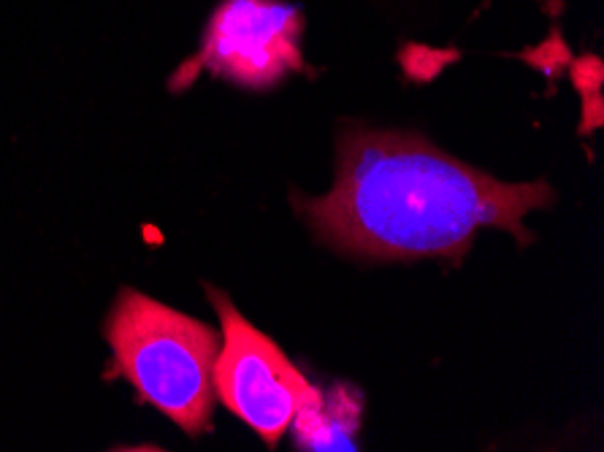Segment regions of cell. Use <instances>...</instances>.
<instances>
[{"instance_id": "cell-1", "label": "cell", "mask_w": 604, "mask_h": 452, "mask_svg": "<svg viewBox=\"0 0 604 452\" xmlns=\"http://www.w3.org/2000/svg\"><path fill=\"white\" fill-rule=\"evenodd\" d=\"M550 201L548 181H499L418 133L347 127L339 136L333 190L296 203L317 236L342 252L372 260H461L479 227H502L529 244L523 217Z\"/></svg>"}, {"instance_id": "cell-5", "label": "cell", "mask_w": 604, "mask_h": 452, "mask_svg": "<svg viewBox=\"0 0 604 452\" xmlns=\"http://www.w3.org/2000/svg\"><path fill=\"white\" fill-rule=\"evenodd\" d=\"M358 423V403L347 390H333L328 401L320 396L303 406L293 426L303 450H355L353 430Z\"/></svg>"}, {"instance_id": "cell-4", "label": "cell", "mask_w": 604, "mask_h": 452, "mask_svg": "<svg viewBox=\"0 0 604 452\" xmlns=\"http://www.w3.org/2000/svg\"><path fill=\"white\" fill-rule=\"evenodd\" d=\"M301 27V14L277 0H223L206 27L198 57L174 76V87L187 84L198 68L244 87H269L287 71L303 68Z\"/></svg>"}, {"instance_id": "cell-2", "label": "cell", "mask_w": 604, "mask_h": 452, "mask_svg": "<svg viewBox=\"0 0 604 452\" xmlns=\"http://www.w3.org/2000/svg\"><path fill=\"white\" fill-rule=\"evenodd\" d=\"M103 333L111 347L106 379H127L138 401L163 412L184 433L209 430L220 352L212 328L125 287Z\"/></svg>"}, {"instance_id": "cell-3", "label": "cell", "mask_w": 604, "mask_h": 452, "mask_svg": "<svg viewBox=\"0 0 604 452\" xmlns=\"http://www.w3.org/2000/svg\"><path fill=\"white\" fill-rule=\"evenodd\" d=\"M209 298L223 323L214 393L269 447H274L303 406L320 398V390L312 387V382L266 333L252 328L236 312L225 293L209 290Z\"/></svg>"}, {"instance_id": "cell-6", "label": "cell", "mask_w": 604, "mask_h": 452, "mask_svg": "<svg viewBox=\"0 0 604 452\" xmlns=\"http://www.w3.org/2000/svg\"><path fill=\"white\" fill-rule=\"evenodd\" d=\"M450 57H453L450 51H434V49H426V47H406V49L402 51V63L406 65L409 74H420L423 65H428V74H434V71H439V65H442L445 60H450Z\"/></svg>"}]
</instances>
